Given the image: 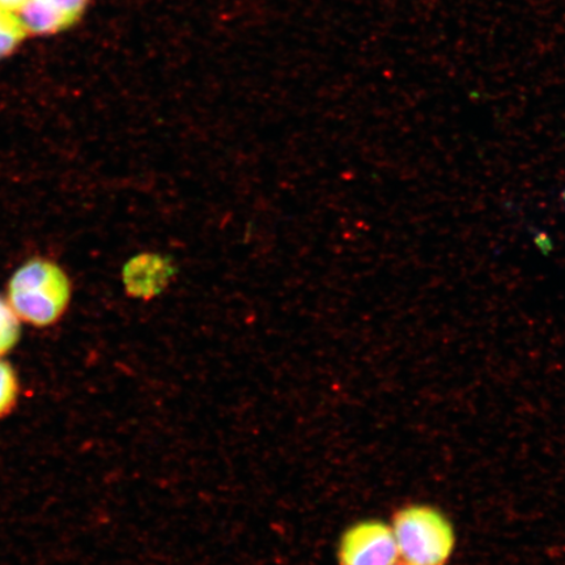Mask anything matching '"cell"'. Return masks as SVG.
Instances as JSON below:
<instances>
[{"instance_id": "cell-1", "label": "cell", "mask_w": 565, "mask_h": 565, "mask_svg": "<svg viewBox=\"0 0 565 565\" xmlns=\"http://www.w3.org/2000/svg\"><path fill=\"white\" fill-rule=\"evenodd\" d=\"M73 295L68 275L60 265L33 258L18 268L9 282L10 306L20 321L47 328L67 312Z\"/></svg>"}, {"instance_id": "cell-2", "label": "cell", "mask_w": 565, "mask_h": 565, "mask_svg": "<svg viewBox=\"0 0 565 565\" xmlns=\"http://www.w3.org/2000/svg\"><path fill=\"white\" fill-rule=\"evenodd\" d=\"M392 529L399 557L409 565H447L455 553V527L435 507L401 508L393 515Z\"/></svg>"}, {"instance_id": "cell-3", "label": "cell", "mask_w": 565, "mask_h": 565, "mask_svg": "<svg viewBox=\"0 0 565 565\" xmlns=\"http://www.w3.org/2000/svg\"><path fill=\"white\" fill-rule=\"evenodd\" d=\"M398 559L392 525L384 521L356 522L339 541L338 561L341 565H395Z\"/></svg>"}, {"instance_id": "cell-4", "label": "cell", "mask_w": 565, "mask_h": 565, "mask_svg": "<svg viewBox=\"0 0 565 565\" xmlns=\"http://www.w3.org/2000/svg\"><path fill=\"white\" fill-rule=\"evenodd\" d=\"M169 268L166 260L157 256H141L132 259L125 268L127 291L136 296L150 298L166 286Z\"/></svg>"}, {"instance_id": "cell-5", "label": "cell", "mask_w": 565, "mask_h": 565, "mask_svg": "<svg viewBox=\"0 0 565 565\" xmlns=\"http://www.w3.org/2000/svg\"><path fill=\"white\" fill-rule=\"evenodd\" d=\"M15 17L26 34H53L70 26L47 0H28Z\"/></svg>"}, {"instance_id": "cell-6", "label": "cell", "mask_w": 565, "mask_h": 565, "mask_svg": "<svg viewBox=\"0 0 565 565\" xmlns=\"http://www.w3.org/2000/svg\"><path fill=\"white\" fill-rule=\"evenodd\" d=\"M20 318L9 300L0 296V359L10 353L20 341Z\"/></svg>"}, {"instance_id": "cell-7", "label": "cell", "mask_w": 565, "mask_h": 565, "mask_svg": "<svg viewBox=\"0 0 565 565\" xmlns=\"http://www.w3.org/2000/svg\"><path fill=\"white\" fill-rule=\"evenodd\" d=\"M20 384L15 370L0 359V419L10 415L19 399Z\"/></svg>"}, {"instance_id": "cell-8", "label": "cell", "mask_w": 565, "mask_h": 565, "mask_svg": "<svg viewBox=\"0 0 565 565\" xmlns=\"http://www.w3.org/2000/svg\"><path fill=\"white\" fill-rule=\"evenodd\" d=\"M25 34L15 15L3 13L0 18V60L15 52Z\"/></svg>"}, {"instance_id": "cell-9", "label": "cell", "mask_w": 565, "mask_h": 565, "mask_svg": "<svg viewBox=\"0 0 565 565\" xmlns=\"http://www.w3.org/2000/svg\"><path fill=\"white\" fill-rule=\"evenodd\" d=\"M47 2L67 21L68 25H73L83 17L89 0H47Z\"/></svg>"}, {"instance_id": "cell-10", "label": "cell", "mask_w": 565, "mask_h": 565, "mask_svg": "<svg viewBox=\"0 0 565 565\" xmlns=\"http://www.w3.org/2000/svg\"><path fill=\"white\" fill-rule=\"evenodd\" d=\"M28 0H0V12L3 13H15L23 7Z\"/></svg>"}, {"instance_id": "cell-11", "label": "cell", "mask_w": 565, "mask_h": 565, "mask_svg": "<svg viewBox=\"0 0 565 565\" xmlns=\"http://www.w3.org/2000/svg\"><path fill=\"white\" fill-rule=\"evenodd\" d=\"M395 565H409V564H407V563H405V562H404V563H397V564H395Z\"/></svg>"}, {"instance_id": "cell-12", "label": "cell", "mask_w": 565, "mask_h": 565, "mask_svg": "<svg viewBox=\"0 0 565 565\" xmlns=\"http://www.w3.org/2000/svg\"><path fill=\"white\" fill-rule=\"evenodd\" d=\"M2 15H3V12H0V18H2Z\"/></svg>"}]
</instances>
